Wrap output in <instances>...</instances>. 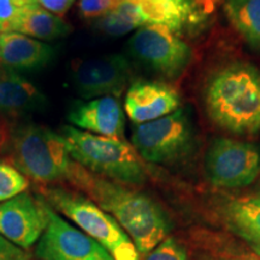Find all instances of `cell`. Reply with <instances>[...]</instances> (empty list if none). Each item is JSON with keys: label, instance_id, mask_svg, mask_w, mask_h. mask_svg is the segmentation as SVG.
<instances>
[{"label": "cell", "instance_id": "1", "mask_svg": "<svg viewBox=\"0 0 260 260\" xmlns=\"http://www.w3.org/2000/svg\"><path fill=\"white\" fill-rule=\"evenodd\" d=\"M68 183L93 200L128 234L140 255H146L170 233V222L160 205L133 187L94 175L74 161Z\"/></svg>", "mask_w": 260, "mask_h": 260}, {"label": "cell", "instance_id": "2", "mask_svg": "<svg viewBox=\"0 0 260 260\" xmlns=\"http://www.w3.org/2000/svg\"><path fill=\"white\" fill-rule=\"evenodd\" d=\"M211 122L234 135L260 133V70L232 63L214 71L204 93Z\"/></svg>", "mask_w": 260, "mask_h": 260}, {"label": "cell", "instance_id": "3", "mask_svg": "<svg viewBox=\"0 0 260 260\" xmlns=\"http://www.w3.org/2000/svg\"><path fill=\"white\" fill-rule=\"evenodd\" d=\"M74 161L98 176L128 187L147 182L142 158L132 144L64 125L59 130Z\"/></svg>", "mask_w": 260, "mask_h": 260}, {"label": "cell", "instance_id": "4", "mask_svg": "<svg viewBox=\"0 0 260 260\" xmlns=\"http://www.w3.org/2000/svg\"><path fill=\"white\" fill-rule=\"evenodd\" d=\"M8 148L14 167L42 186L67 182L74 164L59 132L35 123H22L10 130Z\"/></svg>", "mask_w": 260, "mask_h": 260}, {"label": "cell", "instance_id": "5", "mask_svg": "<svg viewBox=\"0 0 260 260\" xmlns=\"http://www.w3.org/2000/svg\"><path fill=\"white\" fill-rule=\"evenodd\" d=\"M40 194L52 209L73 220L115 260L141 259L134 242L118 222L87 195L60 186H41Z\"/></svg>", "mask_w": 260, "mask_h": 260}, {"label": "cell", "instance_id": "6", "mask_svg": "<svg viewBox=\"0 0 260 260\" xmlns=\"http://www.w3.org/2000/svg\"><path fill=\"white\" fill-rule=\"evenodd\" d=\"M195 136L191 111L181 106L155 121L136 124L132 133V145L146 161L174 164L191 153Z\"/></svg>", "mask_w": 260, "mask_h": 260}, {"label": "cell", "instance_id": "7", "mask_svg": "<svg viewBox=\"0 0 260 260\" xmlns=\"http://www.w3.org/2000/svg\"><path fill=\"white\" fill-rule=\"evenodd\" d=\"M129 57L159 79H180L193 59V51L180 34L164 24L147 23L126 42Z\"/></svg>", "mask_w": 260, "mask_h": 260}, {"label": "cell", "instance_id": "8", "mask_svg": "<svg viewBox=\"0 0 260 260\" xmlns=\"http://www.w3.org/2000/svg\"><path fill=\"white\" fill-rule=\"evenodd\" d=\"M205 174L213 186L243 188L260 175V145L230 138H214L206 149Z\"/></svg>", "mask_w": 260, "mask_h": 260}, {"label": "cell", "instance_id": "9", "mask_svg": "<svg viewBox=\"0 0 260 260\" xmlns=\"http://www.w3.org/2000/svg\"><path fill=\"white\" fill-rule=\"evenodd\" d=\"M48 223L35 254L40 260H115L95 240L68 223L46 203Z\"/></svg>", "mask_w": 260, "mask_h": 260}, {"label": "cell", "instance_id": "10", "mask_svg": "<svg viewBox=\"0 0 260 260\" xmlns=\"http://www.w3.org/2000/svg\"><path fill=\"white\" fill-rule=\"evenodd\" d=\"M130 79L132 63L123 54H107L81 60L71 71V83L82 100L119 96Z\"/></svg>", "mask_w": 260, "mask_h": 260}, {"label": "cell", "instance_id": "11", "mask_svg": "<svg viewBox=\"0 0 260 260\" xmlns=\"http://www.w3.org/2000/svg\"><path fill=\"white\" fill-rule=\"evenodd\" d=\"M48 223L46 201L22 193L0 204V235L14 245L28 249L40 240Z\"/></svg>", "mask_w": 260, "mask_h": 260}, {"label": "cell", "instance_id": "12", "mask_svg": "<svg viewBox=\"0 0 260 260\" xmlns=\"http://www.w3.org/2000/svg\"><path fill=\"white\" fill-rule=\"evenodd\" d=\"M181 106V96L176 88L164 81L136 80L126 89L125 113L135 124L155 121Z\"/></svg>", "mask_w": 260, "mask_h": 260}, {"label": "cell", "instance_id": "13", "mask_svg": "<svg viewBox=\"0 0 260 260\" xmlns=\"http://www.w3.org/2000/svg\"><path fill=\"white\" fill-rule=\"evenodd\" d=\"M67 119L83 132L124 140V111L115 96L77 100L68 110Z\"/></svg>", "mask_w": 260, "mask_h": 260}, {"label": "cell", "instance_id": "14", "mask_svg": "<svg viewBox=\"0 0 260 260\" xmlns=\"http://www.w3.org/2000/svg\"><path fill=\"white\" fill-rule=\"evenodd\" d=\"M44 92L17 71L0 65V119H19L45 111Z\"/></svg>", "mask_w": 260, "mask_h": 260}, {"label": "cell", "instance_id": "15", "mask_svg": "<svg viewBox=\"0 0 260 260\" xmlns=\"http://www.w3.org/2000/svg\"><path fill=\"white\" fill-rule=\"evenodd\" d=\"M57 48L16 31L0 32V63L17 73L38 71L51 64Z\"/></svg>", "mask_w": 260, "mask_h": 260}, {"label": "cell", "instance_id": "16", "mask_svg": "<svg viewBox=\"0 0 260 260\" xmlns=\"http://www.w3.org/2000/svg\"><path fill=\"white\" fill-rule=\"evenodd\" d=\"M73 28L59 16L41 8L37 3L23 6L12 23L11 31L21 32L40 41L65 38Z\"/></svg>", "mask_w": 260, "mask_h": 260}, {"label": "cell", "instance_id": "17", "mask_svg": "<svg viewBox=\"0 0 260 260\" xmlns=\"http://www.w3.org/2000/svg\"><path fill=\"white\" fill-rule=\"evenodd\" d=\"M230 229L253 246L260 245V198H239L226 201L222 207Z\"/></svg>", "mask_w": 260, "mask_h": 260}, {"label": "cell", "instance_id": "18", "mask_svg": "<svg viewBox=\"0 0 260 260\" xmlns=\"http://www.w3.org/2000/svg\"><path fill=\"white\" fill-rule=\"evenodd\" d=\"M223 9L240 37L260 52V0H225Z\"/></svg>", "mask_w": 260, "mask_h": 260}, {"label": "cell", "instance_id": "19", "mask_svg": "<svg viewBox=\"0 0 260 260\" xmlns=\"http://www.w3.org/2000/svg\"><path fill=\"white\" fill-rule=\"evenodd\" d=\"M147 24L139 4L123 0L111 11L94 21V27L110 37H122Z\"/></svg>", "mask_w": 260, "mask_h": 260}, {"label": "cell", "instance_id": "20", "mask_svg": "<svg viewBox=\"0 0 260 260\" xmlns=\"http://www.w3.org/2000/svg\"><path fill=\"white\" fill-rule=\"evenodd\" d=\"M29 180L18 169L9 162L0 161V203H4L24 193Z\"/></svg>", "mask_w": 260, "mask_h": 260}, {"label": "cell", "instance_id": "21", "mask_svg": "<svg viewBox=\"0 0 260 260\" xmlns=\"http://www.w3.org/2000/svg\"><path fill=\"white\" fill-rule=\"evenodd\" d=\"M144 260H189L187 251L174 237L168 236L144 255Z\"/></svg>", "mask_w": 260, "mask_h": 260}, {"label": "cell", "instance_id": "22", "mask_svg": "<svg viewBox=\"0 0 260 260\" xmlns=\"http://www.w3.org/2000/svg\"><path fill=\"white\" fill-rule=\"evenodd\" d=\"M123 0H80L79 12L86 19H96L111 11Z\"/></svg>", "mask_w": 260, "mask_h": 260}, {"label": "cell", "instance_id": "23", "mask_svg": "<svg viewBox=\"0 0 260 260\" xmlns=\"http://www.w3.org/2000/svg\"><path fill=\"white\" fill-rule=\"evenodd\" d=\"M19 10L14 0H0V32L11 31L12 23Z\"/></svg>", "mask_w": 260, "mask_h": 260}, {"label": "cell", "instance_id": "24", "mask_svg": "<svg viewBox=\"0 0 260 260\" xmlns=\"http://www.w3.org/2000/svg\"><path fill=\"white\" fill-rule=\"evenodd\" d=\"M0 260H29V254L0 235Z\"/></svg>", "mask_w": 260, "mask_h": 260}, {"label": "cell", "instance_id": "25", "mask_svg": "<svg viewBox=\"0 0 260 260\" xmlns=\"http://www.w3.org/2000/svg\"><path fill=\"white\" fill-rule=\"evenodd\" d=\"M34 2L47 11L61 17L65 12L69 11L76 0H34Z\"/></svg>", "mask_w": 260, "mask_h": 260}, {"label": "cell", "instance_id": "26", "mask_svg": "<svg viewBox=\"0 0 260 260\" xmlns=\"http://www.w3.org/2000/svg\"><path fill=\"white\" fill-rule=\"evenodd\" d=\"M195 8L200 12V15L205 17L206 15L212 14V12L225 3V0H191Z\"/></svg>", "mask_w": 260, "mask_h": 260}, {"label": "cell", "instance_id": "27", "mask_svg": "<svg viewBox=\"0 0 260 260\" xmlns=\"http://www.w3.org/2000/svg\"><path fill=\"white\" fill-rule=\"evenodd\" d=\"M15 4L18 6V8H23V6H27L29 4H34V0H14Z\"/></svg>", "mask_w": 260, "mask_h": 260}, {"label": "cell", "instance_id": "28", "mask_svg": "<svg viewBox=\"0 0 260 260\" xmlns=\"http://www.w3.org/2000/svg\"><path fill=\"white\" fill-rule=\"evenodd\" d=\"M205 260H243V259H237V258H225V256H222V258H212V259H205Z\"/></svg>", "mask_w": 260, "mask_h": 260}, {"label": "cell", "instance_id": "29", "mask_svg": "<svg viewBox=\"0 0 260 260\" xmlns=\"http://www.w3.org/2000/svg\"><path fill=\"white\" fill-rule=\"evenodd\" d=\"M254 247V249H255V252L258 253L259 254V256H260V245H255V246H253Z\"/></svg>", "mask_w": 260, "mask_h": 260}, {"label": "cell", "instance_id": "30", "mask_svg": "<svg viewBox=\"0 0 260 260\" xmlns=\"http://www.w3.org/2000/svg\"><path fill=\"white\" fill-rule=\"evenodd\" d=\"M258 198H260V194H259V197H258Z\"/></svg>", "mask_w": 260, "mask_h": 260}]
</instances>
